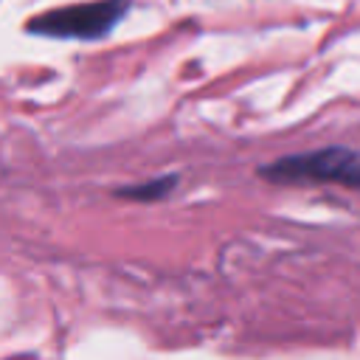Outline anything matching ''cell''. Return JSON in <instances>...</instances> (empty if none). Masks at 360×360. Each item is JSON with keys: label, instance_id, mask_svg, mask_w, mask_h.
Instances as JSON below:
<instances>
[{"label": "cell", "instance_id": "3957f363", "mask_svg": "<svg viewBox=\"0 0 360 360\" xmlns=\"http://www.w3.org/2000/svg\"><path fill=\"white\" fill-rule=\"evenodd\" d=\"M172 186H174L172 177H160V180L149 183L146 188H129V191H121V194H129V197H149V200H155V197H163Z\"/></svg>", "mask_w": 360, "mask_h": 360}, {"label": "cell", "instance_id": "7a4b0ae2", "mask_svg": "<svg viewBox=\"0 0 360 360\" xmlns=\"http://www.w3.org/2000/svg\"><path fill=\"white\" fill-rule=\"evenodd\" d=\"M129 0H93L56 11H45L28 22L31 34L53 39H98L124 17Z\"/></svg>", "mask_w": 360, "mask_h": 360}, {"label": "cell", "instance_id": "6da1fadb", "mask_svg": "<svg viewBox=\"0 0 360 360\" xmlns=\"http://www.w3.org/2000/svg\"><path fill=\"white\" fill-rule=\"evenodd\" d=\"M273 183H338L360 188V152L349 146H323L304 155H287L259 169Z\"/></svg>", "mask_w": 360, "mask_h": 360}]
</instances>
